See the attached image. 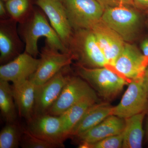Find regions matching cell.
Listing matches in <instances>:
<instances>
[{
  "mask_svg": "<svg viewBox=\"0 0 148 148\" xmlns=\"http://www.w3.org/2000/svg\"><path fill=\"white\" fill-rule=\"evenodd\" d=\"M140 47L142 53L148 59V38L145 39L142 42Z\"/></svg>",
  "mask_w": 148,
  "mask_h": 148,
  "instance_id": "obj_28",
  "label": "cell"
},
{
  "mask_svg": "<svg viewBox=\"0 0 148 148\" xmlns=\"http://www.w3.org/2000/svg\"><path fill=\"white\" fill-rule=\"evenodd\" d=\"M124 131V130H123ZM124 134L123 131L117 135H113L92 144L81 143L80 148H122Z\"/></svg>",
  "mask_w": 148,
  "mask_h": 148,
  "instance_id": "obj_24",
  "label": "cell"
},
{
  "mask_svg": "<svg viewBox=\"0 0 148 148\" xmlns=\"http://www.w3.org/2000/svg\"><path fill=\"white\" fill-rule=\"evenodd\" d=\"M118 2L121 4L125 5H134L132 0H116Z\"/></svg>",
  "mask_w": 148,
  "mask_h": 148,
  "instance_id": "obj_31",
  "label": "cell"
},
{
  "mask_svg": "<svg viewBox=\"0 0 148 148\" xmlns=\"http://www.w3.org/2000/svg\"><path fill=\"white\" fill-rule=\"evenodd\" d=\"M16 109L12 87L8 82L0 79V110L6 121L15 123L17 117Z\"/></svg>",
  "mask_w": 148,
  "mask_h": 148,
  "instance_id": "obj_21",
  "label": "cell"
},
{
  "mask_svg": "<svg viewBox=\"0 0 148 148\" xmlns=\"http://www.w3.org/2000/svg\"><path fill=\"white\" fill-rule=\"evenodd\" d=\"M113 107L109 103H97L90 106L72 130L70 137H78L112 115Z\"/></svg>",
  "mask_w": 148,
  "mask_h": 148,
  "instance_id": "obj_18",
  "label": "cell"
},
{
  "mask_svg": "<svg viewBox=\"0 0 148 148\" xmlns=\"http://www.w3.org/2000/svg\"><path fill=\"white\" fill-rule=\"evenodd\" d=\"M146 111L125 119L122 148L142 147L144 134L143 122Z\"/></svg>",
  "mask_w": 148,
  "mask_h": 148,
  "instance_id": "obj_20",
  "label": "cell"
},
{
  "mask_svg": "<svg viewBox=\"0 0 148 148\" xmlns=\"http://www.w3.org/2000/svg\"><path fill=\"white\" fill-rule=\"evenodd\" d=\"M148 96L143 77L130 81L119 104L113 107L112 115L126 119L147 111Z\"/></svg>",
  "mask_w": 148,
  "mask_h": 148,
  "instance_id": "obj_7",
  "label": "cell"
},
{
  "mask_svg": "<svg viewBox=\"0 0 148 148\" xmlns=\"http://www.w3.org/2000/svg\"><path fill=\"white\" fill-rule=\"evenodd\" d=\"M125 119L111 115L103 121L77 137L81 143L92 144L123 132Z\"/></svg>",
  "mask_w": 148,
  "mask_h": 148,
  "instance_id": "obj_16",
  "label": "cell"
},
{
  "mask_svg": "<svg viewBox=\"0 0 148 148\" xmlns=\"http://www.w3.org/2000/svg\"><path fill=\"white\" fill-rule=\"evenodd\" d=\"M147 24H148V15H147Z\"/></svg>",
  "mask_w": 148,
  "mask_h": 148,
  "instance_id": "obj_33",
  "label": "cell"
},
{
  "mask_svg": "<svg viewBox=\"0 0 148 148\" xmlns=\"http://www.w3.org/2000/svg\"><path fill=\"white\" fill-rule=\"evenodd\" d=\"M15 22L12 18L1 21L0 61L2 64L8 63L20 54L21 44L16 32Z\"/></svg>",
  "mask_w": 148,
  "mask_h": 148,
  "instance_id": "obj_15",
  "label": "cell"
},
{
  "mask_svg": "<svg viewBox=\"0 0 148 148\" xmlns=\"http://www.w3.org/2000/svg\"><path fill=\"white\" fill-rule=\"evenodd\" d=\"M65 68L46 82L36 86L34 116L48 114L58 99L69 78V75L64 71Z\"/></svg>",
  "mask_w": 148,
  "mask_h": 148,
  "instance_id": "obj_11",
  "label": "cell"
},
{
  "mask_svg": "<svg viewBox=\"0 0 148 148\" xmlns=\"http://www.w3.org/2000/svg\"><path fill=\"white\" fill-rule=\"evenodd\" d=\"M6 8L4 4L3 1L2 0L0 1V16L1 18H5L7 15Z\"/></svg>",
  "mask_w": 148,
  "mask_h": 148,
  "instance_id": "obj_30",
  "label": "cell"
},
{
  "mask_svg": "<svg viewBox=\"0 0 148 148\" xmlns=\"http://www.w3.org/2000/svg\"><path fill=\"white\" fill-rule=\"evenodd\" d=\"M2 1H3L6 2L7 1H8V0H2Z\"/></svg>",
  "mask_w": 148,
  "mask_h": 148,
  "instance_id": "obj_32",
  "label": "cell"
},
{
  "mask_svg": "<svg viewBox=\"0 0 148 148\" xmlns=\"http://www.w3.org/2000/svg\"><path fill=\"white\" fill-rule=\"evenodd\" d=\"M40 58L32 56L26 52L6 64L0 66V79L16 83L29 79L36 71Z\"/></svg>",
  "mask_w": 148,
  "mask_h": 148,
  "instance_id": "obj_13",
  "label": "cell"
},
{
  "mask_svg": "<svg viewBox=\"0 0 148 148\" xmlns=\"http://www.w3.org/2000/svg\"><path fill=\"white\" fill-rule=\"evenodd\" d=\"M25 43V52L36 58L40 53L38 42L40 38H46V44L50 47L63 53H69V49L62 41L58 34L45 15L36 11L28 21L23 32Z\"/></svg>",
  "mask_w": 148,
  "mask_h": 148,
  "instance_id": "obj_1",
  "label": "cell"
},
{
  "mask_svg": "<svg viewBox=\"0 0 148 148\" xmlns=\"http://www.w3.org/2000/svg\"><path fill=\"white\" fill-rule=\"evenodd\" d=\"M40 54L39 65L34 73L29 79L36 86L46 82L68 67L75 58L71 52H60L50 47L47 44Z\"/></svg>",
  "mask_w": 148,
  "mask_h": 148,
  "instance_id": "obj_6",
  "label": "cell"
},
{
  "mask_svg": "<svg viewBox=\"0 0 148 148\" xmlns=\"http://www.w3.org/2000/svg\"><path fill=\"white\" fill-rule=\"evenodd\" d=\"M90 30L95 36L108 65L112 67L124 47L125 41L102 20L95 24Z\"/></svg>",
  "mask_w": 148,
  "mask_h": 148,
  "instance_id": "obj_14",
  "label": "cell"
},
{
  "mask_svg": "<svg viewBox=\"0 0 148 148\" xmlns=\"http://www.w3.org/2000/svg\"><path fill=\"white\" fill-rule=\"evenodd\" d=\"M134 5L143 9H148V0H132Z\"/></svg>",
  "mask_w": 148,
  "mask_h": 148,
  "instance_id": "obj_27",
  "label": "cell"
},
{
  "mask_svg": "<svg viewBox=\"0 0 148 148\" xmlns=\"http://www.w3.org/2000/svg\"><path fill=\"white\" fill-rule=\"evenodd\" d=\"M14 123H8L0 132V148H16L21 143V133Z\"/></svg>",
  "mask_w": 148,
  "mask_h": 148,
  "instance_id": "obj_22",
  "label": "cell"
},
{
  "mask_svg": "<svg viewBox=\"0 0 148 148\" xmlns=\"http://www.w3.org/2000/svg\"><path fill=\"white\" fill-rule=\"evenodd\" d=\"M36 3L46 14L51 27L69 48L73 28L63 3L60 0H36Z\"/></svg>",
  "mask_w": 148,
  "mask_h": 148,
  "instance_id": "obj_12",
  "label": "cell"
},
{
  "mask_svg": "<svg viewBox=\"0 0 148 148\" xmlns=\"http://www.w3.org/2000/svg\"><path fill=\"white\" fill-rule=\"evenodd\" d=\"M36 88V85L29 79L13 84L12 86L18 114L28 121L34 116Z\"/></svg>",
  "mask_w": 148,
  "mask_h": 148,
  "instance_id": "obj_17",
  "label": "cell"
},
{
  "mask_svg": "<svg viewBox=\"0 0 148 148\" xmlns=\"http://www.w3.org/2000/svg\"><path fill=\"white\" fill-rule=\"evenodd\" d=\"M72 35L69 48L75 58H78L80 66L87 68H101L108 66V61L95 36L89 29L76 30Z\"/></svg>",
  "mask_w": 148,
  "mask_h": 148,
  "instance_id": "obj_3",
  "label": "cell"
},
{
  "mask_svg": "<svg viewBox=\"0 0 148 148\" xmlns=\"http://www.w3.org/2000/svg\"><path fill=\"white\" fill-rule=\"evenodd\" d=\"M95 93L90 85L82 78L69 75L59 97L48 114L60 116L83 98Z\"/></svg>",
  "mask_w": 148,
  "mask_h": 148,
  "instance_id": "obj_8",
  "label": "cell"
},
{
  "mask_svg": "<svg viewBox=\"0 0 148 148\" xmlns=\"http://www.w3.org/2000/svg\"><path fill=\"white\" fill-rule=\"evenodd\" d=\"M60 1H61V2H63V1H64V0H60Z\"/></svg>",
  "mask_w": 148,
  "mask_h": 148,
  "instance_id": "obj_35",
  "label": "cell"
},
{
  "mask_svg": "<svg viewBox=\"0 0 148 148\" xmlns=\"http://www.w3.org/2000/svg\"><path fill=\"white\" fill-rule=\"evenodd\" d=\"M20 145L24 148H54L58 147L55 145L36 137L28 129L22 130Z\"/></svg>",
  "mask_w": 148,
  "mask_h": 148,
  "instance_id": "obj_25",
  "label": "cell"
},
{
  "mask_svg": "<svg viewBox=\"0 0 148 148\" xmlns=\"http://www.w3.org/2000/svg\"><path fill=\"white\" fill-rule=\"evenodd\" d=\"M98 102V98L96 93L88 95L59 116L62 121L64 133L67 138L70 137L72 130L88 109Z\"/></svg>",
  "mask_w": 148,
  "mask_h": 148,
  "instance_id": "obj_19",
  "label": "cell"
},
{
  "mask_svg": "<svg viewBox=\"0 0 148 148\" xmlns=\"http://www.w3.org/2000/svg\"><path fill=\"white\" fill-rule=\"evenodd\" d=\"M28 121L27 129L33 135L58 147L64 146L63 143L67 137L59 116L49 114L38 115L34 116Z\"/></svg>",
  "mask_w": 148,
  "mask_h": 148,
  "instance_id": "obj_9",
  "label": "cell"
},
{
  "mask_svg": "<svg viewBox=\"0 0 148 148\" xmlns=\"http://www.w3.org/2000/svg\"><path fill=\"white\" fill-rule=\"evenodd\" d=\"M72 28L89 29L101 20L105 8L97 0H64Z\"/></svg>",
  "mask_w": 148,
  "mask_h": 148,
  "instance_id": "obj_5",
  "label": "cell"
},
{
  "mask_svg": "<svg viewBox=\"0 0 148 148\" xmlns=\"http://www.w3.org/2000/svg\"><path fill=\"white\" fill-rule=\"evenodd\" d=\"M143 82L148 96V66L143 75Z\"/></svg>",
  "mask_w": 148,
  "mask_h": 148,
  "instance_id": "obj_29",
  "label": "cell"
},
{
  "mask_svg": "<svg viewBox=\"0 0 148 148\" xmlns=\"http://www.w3.org/2000/svg\"><path fill=\"white\" fill-rule=\"evenodd\" d=\"M104 8L114 6L120 4L116 0H97Z\"/></svg>",
  "mask_w": 148,
  "mask_h": 148,
  "instance_id": "obj_26",
  "label": "cell"
},
{
  "mask_svg": "<svg viewBox=\"0 0 148 148\" xmlns=\"http://www.w3.org/2000/svg\"><path fill=\"white\" fill-rule=\"evenodd\" d=\"M147 135H148V130H147Z\"/></svg>",
  "mask_w": 148,
  "mask_h": 148,
  "instance_id": "obj_34",
  "label": "cell"
},
{
  "mask_svg": "<svg viewBox=\"0 0 148 148\" xmlns=\"http://www.w3.org/2000/svg\"><path fill=\"white\" fill-rule=\"evenodd\" d=\"M101 20L125 41L135 39L141 27V16L138 12L121 4L105 8Z\"/></svg>",
  "mask_w": 148,
  "mask_h": 148,
  "instance_id": "obj_4",
  "label": "cell"
},
{
  "mask_svg": "<svg viewBox=\"0 0 148 148\" xmlns=\"http://www.w3.org/2000/svg\"><path fill=\"white\" fill-rule=\"evenodd\" d=\"M77 71L79 76L106 100L114 99L130 82L106 67L91 68L79 66Z\"/></svg>",
  "mask_w": 148,
  "mask_h": 148,
  "instance_id": "obj_2",
  "label": "cell"
},
{
  "mask_svg": "<svg viewBox=\"0 0 148 148\" xmlns=\"http://www.w3.org/2000/svg\"><path fill=\"white\" fill-rule=\"evenodd\" d=\"M148 66V58L138 48L125 43L112 67L118 73L130 81L143 77Z\"/></svg>",
  "mask_w": 148,
  "mask_h": 148,
  "instance_id": "obj_10",
  "label": "cell"
},
{
  "mask_svg": "<svg viewBox=\"0 0 148 148\" xmlns=\"http://www.w3.org/2000/svg\"><path fill=\"white\" fill-rule=\"evenodd\" d=\"M29 0H8L5 6L11 17L15 21H21L28 14Z\"/></svg>",
  "mask_w": 148,
  "mask_h": 148,
  "instance_id": "obj_23",
  "label": "cell"
}]
</instances>
